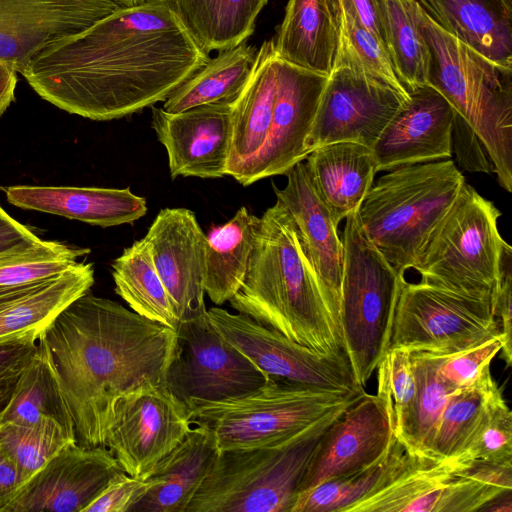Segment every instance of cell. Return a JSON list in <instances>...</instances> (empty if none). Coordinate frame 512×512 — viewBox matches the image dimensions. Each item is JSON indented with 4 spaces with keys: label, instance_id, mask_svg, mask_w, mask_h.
<instances>
[{
    "label": "cell",
    "instance_id": "31",
    "mask_svg": "<svg viewBox=\"0 0 512 512\" xmlns=\"http://www.w3.org/2000/svg\"><path fill=\"white\" fill-rule=\"evenodd\" d=\"M45 420L57 422L76 441L75 424L49 354L41 342L21 372L0 422L36 425Z\"/></svg>",
    "mask_w": 512,
    "mask_h": 512
},
{
    "label": "cell",
    "instance_id": "23",
    "mask_svg": "<svg viewBox=\"0 0 512 512\" xmlns=\"http://www.w3.org/2000/svg\"><path fill=\"white\" fill-rule=\"evenodd\" d=\"M19 208L78 220L102 228L131 224L148 210L144 197L127 188L29 186L2 187Z\"/></svg>",
    "mask_w": 512,
    "mask_h": 512
},
{
    "label": "cell",
    "instance_id": "30",
    "mask_svg": "<svg viewBox=\"0 0 512 512\" xmlns=\"http://www.w3.org/2000/svg\"><path fill=\"white\" fill-rule=\"evenodd\" d=\"M457 463L414 454L384 488L346 512H440Z\"/></svg>",
    "mask_w": 512,
    "mask_h": 512
},
{
    "label": "cell",
    "instance_id": "41",
    "mask_svg": "<svg viewBox=\"0 0 512 512\" xmlns=\"http://www.w3.org/2000/svg\"><path fill=\"white\" fill-rule=\"evenodd\" d=\"M74 442L53 420L36 425L0 422V447L14 460L24 482L59 450Z\"/></svg>",
    "mask_w": 512,
    "mask_h": 512
},
{
    "label": "cell",
    "instance_id": "13",
    "mask_svg": "<svg viewBox=\"0 0 512 512\" xmlns=\"http://www.w3.org/2000/svg\"><path fill=\"white\" fill-rule=\"evenodd\" d=\"M191 425L188 407L164 382L145 381L117 400L106 447L124 472L146 478Z\"/></svg>",
    "mask_w": 512,
    "mask_h": 512
},
{
    "label": "cell",
    "instance_id": "36",
    "mask_svg": "<svg viewBox=\"0 0 512 512\" xmlns=\"http://www.w3.org/2000/svg\"><path fill=\"white\" fill-rule=\"evenodd\" d=\"M384 44L410 93L429 84L431 54L420 24L417 0H374Z\"/></svg>",
    "mask_w": 512,
    "mask_h": 512
},
{
    "label": "cell",
    "instance_id": "50",
    "mask_svg": "<svg viewBox=\"0 0 512 512\" xmlns=\"http://www.w3.org/2000/svg\"><path fill=\"white\" fill-rule=\"evenodd\" d=\"M24 483L22 474L8 453L0 447V512Z\"/></svg>",
    "mask_w": 512,
    "mask_h": 512
},
{
    "label": "cell",
    "instance_id": "25",
    "mask_svg": "<svg viewBox=\"0 0 512 512\" xmlns=\"http://www.w3.org/2000/svg\"><path fill=\"white\" fill-rule=\"evenodd\" d=\"M304 163L316 194L337 225L358 210L377 172L372 148L350 141L318 147Z\"/></svg>",
    "mask_w": 512,
    "mask_h": 512
},
{
    "label": "cell",
    "instance_id": "33",
    "mask_svg": "<svg viewBox=\"0 0 512 512\" xmlns=\"http://www.w3.org/2000/svg\"><path fill=\"white\" fill-rule=\"evenodd\" d=\"M260 218L242 206L207 235L205 294L217 306L240 289L252 254Z\"/></svg>",
    "mask_w": 512,
    "mask_h": 512
},
{
    "label": "cell",
    "instance_id": "39",
    "mask_svg": "<svg viewBox=\"0 0 512 512\" xmlns=\"http://www.w3.org/2000/svg\"><path fill=\"white\" fill-rule=\"evenodd\" d=\"M442 356L411 352L417 394L410 415L396 436L414 454L425 456L441 413L456 390L439 375Z\"/></svg>",
    "mask_w": 512,
    "mask_h": 512
},
{
    "label": "cell",
    "instance_id": "20",
    "mask_svg": "<svg viewBox=\"0 0 512 512\" xmlns=\"http://www.w3.org/2000/svg\"><path fill=\"white\" fill-rule=\"evenodd\" d=\"M456 112L431 84L409 93L372 147L377 172L449 159Z\"/></svg>",
    "mask_w": 512,
    "mask_h": 512
},
{
    "label": "cell",
    "instance_id": "29",
    "mask_svg": "<svg viewBox=\"0 0 512 512\" xmlns=\"http://www.w3.org/2000/svg\"><path fill=\"white\" fill-rule=\"evenodd\" d=\"M94 284L91 263L77 262L60 275L0 309V344L38 342L55 318Z\"/></svg>",
    "mask_w": 512,
    "mask_h": 512
},
{
    "label": "cell",
    "instance_id": "32",
    "mask_svg": "<svg viewBox=\"0 0 512 512\" xmlns=\"http://www.w3.org/2000/svg\"><path fill=\"white\" fill-rule=\"evenodd\" d=\"M208 54L232 48L253 34L269 0H162Z\"/></svg>",
    "mask_w": 512,
    "mask_h": 512
},
{
    "label": "cell",
    "instance_id": "38",
    "mask_svg": "<svg viewBox=\"0 0 512 512\" xmlns=\"http://www.w3.org/2000/svg\"><path fill=\"white\" fill-rule=\"evenodd\" d=\"M502 395L490 366L470 384L454 390L441 413L425 456L452 459L476 429L491 404Z\"/></svg>",
    "mask_w": 512,
    "mask_h": 512
},
{
    "label": "cell",
    "instance_id": "40",
    "mask_svg": "<svg viewBox=\"0 0 512 512\" xmlns=\"http://www.w3.org/2000/svg\"><path fill=\"white\" fill-rule=\"evenodd\" d=\"M340 32L334 65H344L409 94L393 66L384 44L339 1Z\"/></svg>",
    "mask_w": 512,
    "mask_h": 512
},
{
    "label": "cell",
    "instance_id": "17",
    "mask_svg": "<svg viewBox=\"0 0 512 512\" xmlns=\"http://www.w3.org/2000/svg\"><path fill=\"white\" fill-rule=\"evenodd\" d=\"M121 471L106 446L70 443L28 478L1 512H83Z\"/></svg>",
    "mask_w": 512,
    "mask_h": 512
},
{
    "label": "cell",
    "instance_id": "47",
    "mask_svg": "<svg viewBox=\"0 0 512 512\" xmlns=\"http://www.w3.org/2000/svg\"><path fill=\"white\" fill-rule=\"evenodd\" d=\"M512 248L504 247L499 270V282L493 301V312L500 324L501 357L506 367L512 365Z\"/></svg>",
    "mask_w": 512,
    "mask_h": 512
},
{
    "label": "cell",
    "instance_id": "4",
    "mask_svg": "<svg viewBox=\"0 0 512 512\" xmlns=\"http://www.w3.org/2000/svg\"><path fill=\"white\" fill-rule=\"evenodd\" d=\"M431 54L429 84L485 148L499 184L512 191V68L502 67L440 28L420 7Z\"/></svg>",
    "mask_w": 512,
    "mask_h": 512
},
{
    "label": "cell",
    "instance_id": "5",
    "mask_svg": "<svg viewBox=\"0 0 512 512\" xmlns=\"http://www.w3.org/2000/svg\"><path fill=\"white\" fill-rule=\"evenodd\" d=\"M465 182L450 158L386 171L357 210L361 229L404 276Z\"/></svg>",
    "mask_w": 512,
    "mask_h": 512
},
{
    "label": "cell",
    "instance_id": "37",
    "mask_svg": "<svg viewBox=\"0 0 512 512\" xmlns=\"http://www.w3.org/2000/svg\"><path fill=\"white\" fill-rule=\"evenodd\" d=\"M112 277L116 293L133 312L177 331L180 320L144 238L113 260Z\"/></svg>",
    "mask_w": 512,
    "mask_h": 512
},
{
    "label": "cell",
    "instance_id": "6",
    "mask_svg": "<svg viewBox=\"0 0 512 512\" xmlns=\"http://www.w3.org/2000/svg\"><path fill=\"white\" fill-rule=\"evenodd\" d=\"M343 412L278 443L220 451L186 512H291L326 430Z\"/></svg>",
    "mask_w": 512,
    "mask_h": 512
},
{
    "label": "cell",
    "instance_id": "51",
    "mask_svg": "<svg viewBox=\"0 0 512 512\" xmlns=\"http://www.w3.org/2000/svg\"><path fill=\"white\" fill-rule=\"evenodd\" d=\"M339 1L348 9H350L355 14L360 23L369 31H371L384 44V36L378 19L374 0Z\"/></svg>",
    "mask_w": 512,
    "mask_h": 512
},
{
    "label": "cell",
    "instance_id": "48",
    "mask_svg": "<svg viewBox=\"0 0 512 512\" xmlns=\"http://www.w3.org/2000/svg\"><path fill=\"white\" fill-rule=\"evenodd\" d=\"M36 348L37 342L32 340L0 344V415Z\"/></svg>",
    "mask_w": 512,
    "mask_h": 512
},
{
    "label": "cell",
    "instance_id": "2",
    "mask_svg": "<svg viewBox=\"0 0 512 512\" xmlns=\"http://www.w3.org/2000/svg\"><path fill=\"white\" fill-rule=\"evenodd\" d=\"M176 331L89 291L38 340L68 402L76 442L106 446L117 400L145 381L164 382Z\"/></svg>",
    "mask_w": 512,
    "mask_h": 512
},
{
    "label": "cell",
    "instance_id": "7",
    "mask_svg": "<svg viewBox=\"0 0 512 512\" xmlns=\"http://www.w3.org/2000/svg\"><path fill=\"white\" fill-rule=\"evenodd\" d=\"M365 393L338 392L270 379L247 394L189 405L192 424L211 430L220 451L286 440L325 417L343 412Z\"/></svg>",
    "mask_w": 512,
    "mask_h": 512
},
{
    "label": "cell",
    "instance_id": "1",
    "mask_svg": "<svg viewBox=\"0 0 512 512\" xmlns=\"http://www.w3.org/2000/svg\"><path fill=\"white\" fill-rule=\"evenodd\" d=\"M209 60L162 0H144L49 46L21 75L57 108L109 121L164 102Z\"/></svg>",
    "mask_w": 512,
    "mask_h": 512
},
{
    "label": "cell",
    "instance_id": "22",
    "mask_svg": "<svg viewBox=\"0 0 512 512\" xmlns=\"http://www.w3.org/2000/svg\"><path fill=\"white\" fill-rule=\"evenodd\" d=\"M283 189L274 186L276 202L293 219L303 250L322 286L327 304L339 326V304L344 250L328 208L316 194L303 161L285 174ZM341 331V330H340Z\"/></svg>",
    "mask_w": 512,
    "mask_h": 512
},
{
    "label": "cell",
    "instance_id": "24",
    "mask_svg": "<svg viewBox=\"0 0 512 512\" xmlns=\"http://www.w3.org/2000/svg\"><path fill=\"white\" fill-rule=\"evenodd\" d=\"M219 452L211 430L201 425L192 427L146 477L149 489L130 512H186Z\"/></svg>",
    "mask_w": 512,
    "mask_h": 512
},
{
    "label": "cell",
    "instance_id": "21",
    "mask_svg": "<svg viewBox=\"0 0 512 512\" xmlns=\"http://www.w3.org/2000/svg\"><path fill=\"white\" fill-rule=\"evenodd\" d=\"M393 437L383 404L365 393L326 430L299 493L366 468L382 456Z\"/></svg>",
    "mask_w": 512,
    "mask_h": 512
},
{
    "label": "cell",
    "instance_id": "46",
    "mask_svg": "<svg viewBox=\"0 0 512 512\" xmlns=\"http://www.w3.org/2000/svg\"><path fill=\"white\" fill-rule=\"evenodd\" d=\"M150 486L147 478H136L124 471L115 475L83 512H130Z\"/></svg>",
    "mask_w": 512,
    "mask_h": 512
},
{
    "label": "cell",
    "instance_id": "12",
    "mask_svg": "<svg viewBox=\"0 0 512 512\" xmlns=\"http://www.w3.org/2000/svg\"><path fill=\"white\" fill-rule=\"evenodd\" d=\"M207 313L220 335L269 378L329 391L365 393L347 354L318 353L240 312L214 306Z\"/></svg>",
    "mask_w": 512,
    "mask_h": 512
},
{
    "label": "cell",
    "instance_id": "3",
    "mask_svg": "<svg viewBox=\"0 0 512 512\" xmlns=\"http://www.w3.org/2000/svg\"><path fill=\"white\" fill-rule=\"evenodd\" d=\"M228 302L237 312L318 353L346 354L295 223L278 202L260 217L244 281Z\"/></svg>",
    "mask_w": 512,
    "mask_h": 512
},
{
    "label": "cell",
    "instance_id": "49",
    "mask_svg": "<svg viewBox=\"0 0 512 512\" xmlns=\"http://www.w3.org/2000/svg\"><path fill=\"white\" fill-rule=\"evenodd\" d=\"M40 240L0 206V254L31 246Z\"/></svg>",
    "mask_w": 512,
    "mask_h": 512
},
{
    "label": "cell",
    "instance_id": "52",
    "mask_svg": "<svg viewBox=\"0 0 512 512\" xmlns=\"http://www.w3.org/2000/svg\"><path fill=\"white\" fill-rule=\"evenodd\" d=\"M17 84V72L9 67L0 71V116L15 100V88Z\"/></svg>",
    "mask_w": 512,
    "mask_h": 512
},
{
    "label": "cell",
    "instance_id": "10",
    "mask_svg": "<svg viewBox=\"0 0 512 512\" xmlns=\"http://www.w3.org/2000/svg\"><path fill=\"white\" fill-rule=\"evenodd\" d=\"M500 336L492 303L403 280L388 349L450 356Z\"/></svg>",
    "mask_w": 512,
    "mask_h": 512
},
{
    "label": "cell",
    "instance_id": "19",
    "mask_svg": "<svg viewBox=\"0 0 512 512\" xmlns=\"http://www.w3.org/2000/svg\"><path fill=\"white\" fill-rule=\"evenodd\" d=\"M144 239L179 320L205 312L207 235L194 212L161 209Z\"/></svg>",
    "mask_w": 512,
    "mask_h": 512
},
{
    "label": "cell",
    "instance_id": "43",
    "mask_svg": "<svg viewBox=\"0 0 512 512\" xmlns=\"http://www.w3.org/2000/svg\"><path fill=\"white\" fill-rule=\"evenodd\" d=\"M450 460L512 463V412L502 395L494 400L461 450Z\"/></svg>",
    "mask_w": 512,
    "mask_h": 512
},
{
    "label": "cell",
    "instance_id": "42",
    "mask_svg": "<svg viewBox=\"0 0 512 512\" xmlns=\"http://www.w3.org/2000/svg\"><path fill=\"white\" fill-rule=\"evenodd\" d=\"M377 369L376 396L383 404L393 433L397 436L412 411L417 394L411 352L401 348L389 349L378 363Z\"/></svg>",
    "mask_w": 512,
    "mask_h": 512
},
{
    "label": "cell",
    "instance_id": "28",
    "mask_svg": "<svg viewBox=\"0 0 512 512\" xmlns=\"http://www.w3.org/2000/svg\"><path fill=\"white\" fill-rule=\"evenodd\" d=\"M276 80L274 41L266 40L258 49L248 82L232 101L227 175L235 180L266 142L273 114Z\"/></svg>",
    "mask_w": 512,
    "mask_h": 512
},
{
    "label": "cell",
    "instance_id": "15",
    "mask_svg": "<svg viewBox=\"0 0 512 512\" xmlns=\"http://www.w3.org/2000/svg\"><path fill=\"white\" fill-rule=\"evenodd\" d=\"M327 77L276 56V92L268 137L237 182L249 186L267 177L285 175L305 160V141Z\"/></svg>",
    "mask_w": 512,
    "mask_h": 512
},
{
    "label": "cell",
    "instance_id": "55",
    "mask_svg": "<svg viewBox=\"0 0 512 512\" xmlns=\"http://www.w3.org/2000/svg\"><path fill=\"white\" fill-rule=\"evenodd\" d=\"M117 3L120 7H133L141 4L144 0H112Z\"/></svg>",
    "mask_w": 512,
    "mask_h": 512
},
{
    "label": "cell",
    "instance_id": "11",
    "mask_svg": "<svg viewBox=\"0 0 512 512\" xmlns=\"http://www.w3.org/2000/svg\"><path fill=\"white\" fill-rule=\"evenodd\" d=\"M176 335L164 383L186 406L241 396L271 379L220 335L207 310L180 321Z\"/></svg>",
    "mask_w": 512,
    "mask_h": 512
},
{
    "label": "cell",
    "instance_id": "9",
    "mask_svg": "<svg viewBox=\"0 0 512 512\" xmlns=\"http://www.w3.org/2000/svg\"><path fill=\"white\" fill-rule=\"evenodd\" d=\"M345 220L339 326L356 380L364 388L388 349L405 278L365 236L357 210Z\"/></svg>",
    "mask_w": 512,
    "mask_h": 512
},
{
    "label": "cell",
    "instance_id": "45",
    "mask_svg": "<svg viewBox=\"0 0 512 512\" xmlns=\"http://www.w3.org/2000/svg\"><path fill=\"white\" fill-rule=\"evenodd\" d=\"M77 263L64 256H41L0 264V287L35 284L52 279Z\"/></svg>",
    "mask_w": 512,
    "mask_h": 512
},
{
    "label": "cell",
    "instance_id": "18",
    "mask_svg": "<svg viewBox=\"0 0 512 512\" xmlns=\"http://www.w3.org/2000/svg\"><path fill=\"white\" fill-rule=\"evenodd\" d=\"M232 101L170 113L152 106L151 127L168 156L172 178L217 179L227 175Z\"/></svg>",
    "mask_w": 512,
    "mask_h": 512
},
{
    "label": "cell",
    "instance_id": "54",
    "mask_svg": "<svg viewBox=\"0 0 512 512\" xmlns=\"http://www.w3.org/2000/svg\"><path fill=\"white\" fill-rule=\"evenodd\" d=\"M512 490L506 491L484 505L480 511L489 512H511L512 511Z\"/></svg>",
    "mask_w": 512,
    "mask_h": 512
},
{
    "label": "cell",
    "instance_id": "53",
    "mask_svg": "<svg viewBox=\"0 0 512 512\" xmlns=\"http://www.w3.org/2000/svg\"><path fill=\"white\" fill-rule=\"evenodd\" d=\"M42 283L43 282L15 287H0V309L7 306L14 300L22 297L23 295L31 292Z\"/></svg>",
    "mask_w": 512,
    "mask_h": 512
},
{
    "label": "cell",
    "instance_id": "44",
    "mask_svg": "<svg viewBox=\"0 0 512 512\" xmlns=\"http://www.w3.org/2000/svg\"><path fill=\"white\" fill-rule=\"evenodd\" d=\"M501 349V337L497 336L462 352L442 356L438 367L439 375L455 389L464 387L490 366L492 359Z\"/></svg>",
    "mask_w": 512,
    "mask_h": 512
},
{
    "label": "cell",
    "instance_id": "34",
    "mask_svg": "<svg viewBox=\"0 0 512 512\" xmlns=\"http://www.w3.org/2000/svg\"><path fill=\"white\" fill-rule=\"evenodd\" d=\"M413 456L394 434L378 460L358 472L299 493L291 512H346L353 504L387 486Z\"/></svg>",
    "mask_w": 512,
    "mask_h": 512
},
{
    "label": "cell",
    "instance_id": "8",
    "mask_svg": "<svg viewBox=\"0 0 512 512\" xmlns=\"http://www.w3.org/2000/svg\"><path fill=\"white\" fill-rule=\"evenodd\" d=\"M501 212L466 182L426 240L414 266L420 281L492 303L508 244L498 230Z\"/></svg>",
    "mask_w": 512,
    "mask_h": 512
},
{
    "label": "cell",
    "instance_id": "27",
    "mask_svg": "<svg viewBox=\"0 0 512 512\" xmlns=\"http://www.w3.org/2000/svg\"><path fill=\"white\" fill-rule=\"evenodd\" d=\"M440 28L488 60L512 68V0H417Z\"/></svg>",
    "mask_w": 512,
    "mask_h": 512
},
{
    "label": "cell",
    "instance_id": "26",
    "mask_svg": "<svg viewBox=\"0 0 512 512\" xmlns=\"http://www.w3.org/2000/svg\"><path fill=\"white\" fill-rule=\"evenodd\" d=\"M340 32L339 0H288L274 41L276 56L307 70L329 74Z\"/></svg>",
    "mask_w": 512,
    "mask_h": 512
},
{
    "label": "cell",
    "instance_id": "56",
    "mask_svg": "<svg viewBox=\"0 0 512 512\" xmlns=\"http://www.w3.org/2000/svg\"><path fill=\"white\" fill-rule=\"evenodd\" d=\"M4 67H7V66L3 65L2 63H0V71H1Z\"/></svg>",
    "mask_w": 512,
    "mask_h": 512
},
{
    "label": "cell",
    "instance_id": "14",
    "mask_svg": "<svg viewBox=\"0 0 512 512\" xmlns=\"http://www.w3.org/2000/svg\"><path fill=\"white\" fill-rule=\"evenodd\" d=\"M408 99L409 94L381 80L344 65H334L305 141L307 153L341 141L372 148Z\"/></svg>",
    "mask_w": 512,
    "mask_h": 512
},
{
    "label": "cell",
    "instance_id": "35",
    "mask_svg": "<svg viewBox=\"0 0 512 512\" xmlns=\"http://www.w3.org/2000/svg\"><path fill=\"white\" fill-rule=\"evenodd\" d=\"M258 49L246 41L220 51L215 58L179 85L164 101L170 113L220 101H233L248 82Z\"/></svg>",
    "mask_w": 512,
    "mask_h": 512
},
{
    "label": "cell",
    "instance_id": "16",
    "mask_svg": "<svg viewBox=\"0 0 512 512\" xmlns=\"http://www.w3.org/2000/svg\"><path fill=\"white\" fill-rule=\"evenodd\" d=\"M120 6L112 0H0V63L17 73Z\"/></svg>",
    "mask_w": 512,
    "mask_h": 512
}]
</instances>
